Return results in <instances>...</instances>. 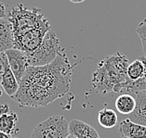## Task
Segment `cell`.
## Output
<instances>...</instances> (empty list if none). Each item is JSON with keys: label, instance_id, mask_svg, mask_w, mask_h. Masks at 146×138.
Returning a JSON list of instances; mask_svg holds the SVG:
<instances>
[{"label": "cell", "instance_id": "1", "mask_svg": "<svg viewBox=\"0 0 146 138\" xmlns=\"http://www.w3.org/2000/svg\"><path fill=\"white\" fill-rule=\"evenodd\" d=\"M73 72L74 65L63 50L50 64L28 66L19 90L11 98L21 108L46 107L68 93Z\"/></svg>", "mask_w": 146, "mask_h": 138}, {"label": "cell", "instance_id": "2", "mask_svg": "<svg viewBox=\"0 0 146 138\" xmlns=\"http://www.w3.org/2000/svg\"><path fill=\"white\" fill-rule=\"evenodd\" d=\"M129 65L127 57L119 51L100 61L91 79L94 90L103 95L113 92L117 84L129 80L127 75Z\"/></svg>", "mask_w": 146, "mask_h": 138}, {"label": "cell", "instance_id": "3", "mask_svg": "<svg viewBox=\"0 0 146 138\" xmlns=\"http://www.w3.org/2000/svg\"><path fill=\"white\" fill-rule=\"evenodd\" d=\"M8 20L12 25L13 36H17L25 32L44 25L50 24V22L41 13V10L34 7L26 9L22 3H19L8 12Z\"/></svg>", "mask_w": 146, "mask_h": 138}, {"label": "cell", "instance_id": "4", "mask_svg": "<svg viewBox=\"0 0 146 138\" xmlns=\"http://www.w3.org/2000/svg\"><path fill=\"white\" fill-rule=\"evenodd\" d=\"M64 50L60 40L53 31H48L45 35L42 44L30 53H25L28 58V65L40 67L48 65L54 60L60 52Z\"/></svg>", "mask_w": 146, "mask_h": 138}, {"label": "cell", "instance_id": "5", "mask_svg": "<svg viewBox=\"0 0 146 138\" xmlns=\"http://www.w3.org/2000/svg\"><path fill=\"white\" fill-rule=\"evenodd\" d=\"M69 134V122L63 116L54 115L35 127L31 138H66Z\"/></svg>", "mask_w": 146, "mask_h": 138}, {"label": "cell", "instance_id": "6", "mask_svg": "<svg viewBox=\"0 0 146 138\" xmlns=\"http://www.w3.org/2000/svg\"><path fill=\"white\" fill-rule=\"evenodd\" d=\"M6 54L8 57L9 68L20 83L23 75L25 74L27 67L29 66L27 56L24 52L16 48L9 49L6 51Z\"/></svg>", "mask_w": 146, "mask_h": 138}, {"label": "cell", "instance_id": "7", "mask_svg": "<svg viewBox=\"0 0 146 138\" xmlns=\"http://www.w3.org/2000/svg\"><path fill=\"white\" fill-rule=\"evenodd\" d=\"M18 116L8 104L0 105V131L11 135L16 129Z\"/></svg>", "mask_w": 146, "mask_h": 138}, {"label": "cell", "instance_id": "8", "mask_svg": "<svg viewBox=\"0 0 146 138\" xmlns=\"http://www.w3.org/2000/svg\"><path fill=\"white\" fill-rule=\"evenodd\" d=\"M145 66V73L141 79L137 81L127 80L123 83H119L115 87L113 93H121V94H129L135 95L137 92L146 90V59L144 57H141Z\"/></svg>", "mask_w": 146, "mask_h": 138}, {"label": "cell", "instance_id": "9", "mask_svg": "<svg viewBox=\"0 0 146 138\" xmlns=\"http://www.w3.org/2000/svg\"><path fill=\"white\" fill-rule=\"evenodd\" d=\"M69 133L77 138H101L91 125L76 119L69 122Z\"/></svg>", "mask_w": 146, "mask_h": 138}, {"label": "cell", "instance_id": "10", "mask_svg": "<svg viewBox=\"0 0 146 138\" xmlns=\"http://www.w3.org/2000/svg\"><path fill=\"white\" fill-rule=\"evenodd\" d=\"M136 107L134 111L129 114V119L138 124L146 126V90L135 94Z\"/></svg>", "mask_w": 146, "mask_h": 138}, {"label": "cell", "instance_id": "11", "mask_svg": "<svg viewBox=\"0 0 146 138\" xmlns=\"http://www.w3.org/2000/svg\"><path fill=\"white\" fill-rule=\"evenodd\" d=\"M118 132L121 137L146 138V126L135 123L129 119H126L120 122Z\"/></svg>", "mask_w": 146, "mask_h": 138}, {"label": "cell", "instance_id": "12", "mask_svg": "<svg viewBox=\"0 0 146 138\" xmlns=\"http://www.w3.org/2000/svg\"><path fill=\"white\" fill-rule=\"evenodd\" d=\"M12 25L8 18L0 20V53L13 48Z\"/></svg>", "mask_w": 146, "mask_h": 138}, {"label": "cell", "instance_id": "13", "mask_svg": "<svg viewBox=\"0 0 146 138\" xmlns=\"http://www.w3.org/2000/svg\"><path fill=\"white\" fill-rule=\"evenodd\" d=\"M115 106L116 110L121 114L129 115L134 111L136 107V99L132 95L121 94L115 99Z\"/></svg>", "mask_w": 146, "mask_h": 138}, {"label": "cell", "instance_id": "14", "mask_svg": "<svg viewBox=\"0 0 146 138\" xmlns=\"http://www.w3.org/2000/svg\"><path fill=\"white\" fill-rule=\"evenodd\" d=\"M0 84H1V86L5 93L10 97L15 95L18 90H19L20 83L17 81L15 75L13 74L9 67L6 70L4 75L2 77V81Z\"/></svg>", "mask_w": 146, "mask_h": 138}, {"label": "cell", "instance_id": "15", "mask_svg": "<svg viewBox=\"0 0 146 138\" xmlns=\"http://www.w3.org/2000/svg\"><path fill=\"white\" fill-rule=\"evenodd\" d=\"M118 117L115 110L110 108L101 109L98 113V122L100 125L105 129L113 128L117 124Z\"/></svg>", "mask_w": 146, "mask_h": 138}, {"label": "cell", "instance_id": "16", "mask_svg": "<svg viewBox=\"0 0 146 138\" xmlns=\"http://www.w3.org/2000/svg\"><path fill=\"white\" fill-rule=\"evenodd\" d=\"M145 73V66L141 57L135 59L133 62L129 63L127 67V78L131 81H137L144 75Z\"/></svg>", "mask_w": 146, "mask_h": 138}, {"label": "cell", "instance_id": "17", "mask_svg": "<svg viewBox=\"0 0 146 138\" xmlns=\"http://www.w3.org/2000/svg\"><path fill=\"white\" fill-rule=\"evenodd\" d=\"M9 67V60L8 57H7L6 52H1L0 53V83H1L2 77L4 75L6 70Z\"/></svg>", "mask_w": 146, "mask_h": 138}, {"label": "cell", "instance_id": "18", "mask_svg": "<svg viewBox=\"0 0 146 138\" xmlns=\"http://www.w3.org/2000/svg\"><path fill=\"white\" fill-rule=\"evenodd\" d=\"M136 33L139 34L141 39H146V18L138 25Z\"/></svg>", "mask_w": 146, "mask_h": 138}, {"label": "cell", "instance_id": "19", "mask_svg": "<svg viewBox=\"0 0 146 138\" xmlns=\"http://www.w3.org/2000/svg\"><path fill=\"white\" fill-rule=\"evenodd\" d=\"M8 18V11H7V6L4 3L0 2V20Z\"/></svg>", "mask_w": 146, "mask_h": 138}, {"label": "cell", "instance_id": "20", "mask_svg": "<svg viewBox=\"0 0 146 138\" xmlns=\"http://www.w3.org/2000/svg\"><path fill=\"white\" fill-rule=\"evenodd\" d=\"M141 45H142V50H143V57L146 59V39H141Z\"/></svg>", "mask_w": 146, "mask_h": 138}, {"label": "cell", "instance_id": "21", "mask_svg": "<svg viewBox=\"0 0 146 138\" xmlns=\"http://www.w3.org/2000/svg\"><path fill=\"white\" fill-rule=\"evenodd\" d=\"M0 138H12V137H11L10 134H8V133H6L1 132V131H0Z\"/></svg>", "mask_w": 146, "mask_h": 138}, {"label": "cell", "instance_id": "22", "mask_svg": "<svg viewBox=\"0 0 146 138\" xmlns=\"http://www.w3.org/2000/svg\"><path fill=\"white\" fill-rule=\"evenodd\" d=\"M66 138H77V137H76L74 135H73V134H68V135H67V137Z\"/></svg>", "mask_w": 146, "mask_h": 138}, {"label": "cell", "instance_id": "23", "mask_svg": "<svg viewBox=\"0 0 146 138\" xmlns=\"http://www.w3.org/2000/svg\"><path fill=\"white\" fill-rule=\"evenodd\" d=\"M3 91H4V90H3V88H2V86H1V84H0V97L2 95Z\"/></svg>", "mask_w": 146, "mask_h": 138}, {"label": "cell", "instance_id": "24", "mask_svg": "<svg viewBox=\"0 0 146 138\" xmlns=\"http://www.w3.org/2000/svg\"><path fill=\"white\" fill-rule=\"evenodd\" d=\"M84 1H85V0H76V2H74V3H82Z\"/></svg>", "mask_w": 146, "mask_h": 138}, {"label": "cell", "instance_id": "25", "mask_svg": "<svg viewBox=\"0 0 146 138\" xmlns=\"http://www.w3.org/2000/svg\"><path fill=\"white\" fill-rule=\"evenodd\" d=\"M121 138H127V137H121Z\"/></svg>", "mask_w": 146, "mask_h": 138}, {"label": "cell", "instance_id": "26", "mask_svg": "<svg viewBox=\"0 0 146 138\" xmlns=\"http://www.w3.org/2000/svg\"><path fill=\"white\" fill-rule=\"evenodd\" d=\"M13 138H18V137H13Z\"/></svg>", "mask_w": 146, "mask_h": 138}]
</instances>
